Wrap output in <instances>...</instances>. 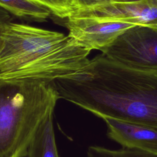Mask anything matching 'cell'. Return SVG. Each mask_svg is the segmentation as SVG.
I'll list each match as a JSON object with an SVG mask.
<instances>
[{
	"label": "cell",
	"mask_w": 157,
	"mask_h": 157,
	"mask_svg": "<svg viewBox=\"0 0 157 157\" xmlns=\"http://www.w3.org/2000/svg\"><path fill=\"white\" fill-rule=\"evenodd\" d=\"M90 52L68 35L10 21L0 30V77L53 81L83 69Z\"/></svg>",
	"instance_id": "2"
},
{
	"label": "cell",
	"mask_w": 157,
	"mask_h": 157,
	"mask_svg": "<svg viewBox=\"0 0 157 157\" xmlns=\"http://www.w3.org/2000/svg\"><path fill=\"white\" fill-rule=\"evenodd\" d=\"M73 11L112 3V0H71Z\"/></svg>",
	"instance_id": "12"
},
{
	"label": "cell",
	"mask_w": 157,
	"mask_h": 157,
	"mask_svg": "<svg viewBox=\"0 0 157 157\" xmlns=\"http://www.w3.org/2000/svg\"><path fill=\"white\" fill-rule=\"evenodd\" d=\"M48 9L52 14L66 19L73 12L71 0H32Z\"/></svg>",
	"instance_id": "11"
},
{
	"label": "cell",
	"mask_w": 157,
	"mask_h": 157,
	"mask_svg": "<svg viewBox=\"0 0 157 157\" xmlns=\"http://www.w3.org/2000/svg\"><path fill=\"white\" fill-rule=\"evenodd\" d=\"M59 99L53 81L0 77V157H26L38 127Z\"/></svg>",
	"instance_id": "3"
},
{
	"label": "cell",
	"mask_w": 157,
	"mask_h": 157,
	"mask_svg": "<svg viewBox=\"0 0 157 157\" xmlns=\"http://www.w3.org/2000/svg\"><path fill=\"white\" fill-rule=\"evenodd\" d=\"M0 7L15 16L39 21L52 14L48 9L32 0H0Z\"/></svg>",
	"instance_id": "9"
},
{
	"label": "cell",
	"mask_w": 157,
	"mask_h": 157,
	"mask_svg": "<svg viewBox=\"0 0 157 157\" xmlns=\"http://www.w3.org/2000/svg\"><path fill=\"white\" fill-rule=\"evenodd\" d=\"M53 83L60 99L98 117L157 129V72L131 68L102 53L78 72Z\"/></svg>",
	"instance_id": "1"
},
{
	"label": "cell",
	"mask_w": 157,
	"mask_h": 157,
	"mask_svg": "<svg viewBox=\"0 0 157 157\" xmlns=\"http://www.w3.org/2000/svg\"><path fill=\"white\" fill-rule=\"evenodd\" d=\"M10 19L9 12L0 7V30L6 23L11 21Z\"/></svg>",
	"instance_id": "13"
},
{
	"label": "cell",
	"mask_w": 157,
	"mask_h": 157,
	"mask_svg": "<svg viewBox=\"0 0 157 157\" xmlns=\"http://www.w3.org/2000/svg\"><path fill=\"white\" fill-rule=\"evenodd\" d=\"M107 127V136L123 147L157 151V129L112 118H103Z\"/></svg>",
	"instance_id": "7"
},
{
	"label": "cell",
	"mask_w": 157,
	"mask_h": 157,
	"mask_svg": "<svg viewBox=\"0 0 157 157\" xmlns=\"http://www.w3.org/2000/svg\"><path fill=\"white\" fill-rule=\"evenodd\" d=\"M144 0H112V3L116 4H130L143 1Z\"/></svg>",
	"instance_id": "14"
},
{
	"label": "cell",
	"mask_w": 157,
	"mask_h": 157,
	"mask_svg": "<svg viewBox=\"0 0 157 157\" xmlns=\"http://www.w3.org/2000/svg\"><path fill=\"white\" fill-rule=\"evenodd\" d=\"M101 52L109 59L125 66L157 72V26L135 24Z\"/></svg>",
	"instance_id": "4"
},
{
	"label": "cell",
	"mask_w": 157,
	"mask_h": 157,
	"mask_svg": "<svg viewBox=\"0 0 157 157\" xmlns=\"http://www.w3.org/2000/svg\"><path fill=\"white\" fill-rule=\"evenodd\" d=\"M87 155L88 157H157V151L129 147L110 150L99 146H90Z\"/></svg>",
	"instance_id": "10"
},
{
	"label": "cell",
	"mask_w": 157,
	"mask_h": 157,
	"mask_svg": "<svg viewBox=\"0 0 157 157\" xmlns=\"http://www.w3.org/2000/svg\"><path fill=\"white\" fill-rule=\"evenodd\" d=\"M72 16L157 26V0H144L130 4L110 3L75 10Z\"/></svg>",
	"instance_id": "6"
},
{
	"label": "cell",
	"mask_w": 157,
	"mask_h": 157,
	"mask_svg": "<svg viewBox=\"0 0 157 157\" xmlns=\"http://www.w3.org/2000/svg\"><path fill=\"white\" fill-rule=\"evenodd\" d=\"M53 113L42 121L28 148L26 157H59L53 124Z\"/></svg>",
	"instance_id": "8"
},
{
	"label": "cell",
	"mask_w": 157,
	"mask_h": 157,
	"mask_svg": "<svg viewBox=\"0 0 157 157\" xmlns=\"http://www.w3.org/2000/svg\"><path fill=\"white\" fill-rule=\"evenodd\" d=\"M68 36L82 47L90 50L102 49L110 45L122 32L135 24L89 17L66 19Z\"/></svg>",
	"instance_id": "5"
}]
</instances>
